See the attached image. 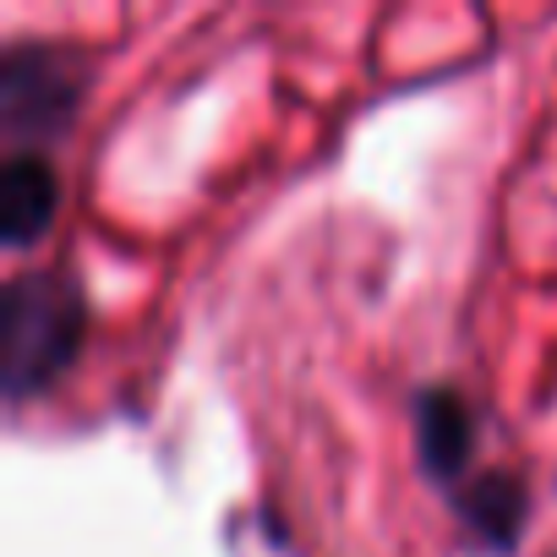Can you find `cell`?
Returning a JSON list of instances; mask_svg holds the SVG:
<instances>
[{
  "mask_svg": "<svg viewBox=\"0 0 557 557\" xmlns=\"http://www.w3.org/2000/svg\"><path fill=\"white\" fill-rule=\"evenodd\" d=\"M83 99V77L72 55L45 45H12L0 55V126L17 143L12 153H28V143L55 137Z\"/></svg>",
  "mask_w": 557,
  "mask_h": 557,
  "instance_id": "obj_2",
  "label": "cell"
},
{
  "mask_svg": "<svg viewBox=\"0 0 557 557\" xmlns=\"http://www.w3.org/2000/svg\"><path fill=\"white\" fill-rule=\"evenodd\" d=\"M416 443H421V465L437 481H454L470 465V410L454 388H426L416 405Z\"/></svg>",
  "mask_w": 557,
  "mask_h": 557,
  "instance_id": "obj_4",
  "label": "cell"
},
{
  "mask_svg": "<svg viewBox=\"0 0 557 557\" xmlns=\"http://www.w3.org/2000/svg\"><path fill=\"white\" fill-rule=\"evenodd\" d=\"M83 296L66 273H17L0 296V383L23 405L45 394L83 345Z\"/></svg>",
  "mask_w": 557,
  "mask_h": 557,
  "instance_id": "obj_1",
  "label": "cell"
},
{
  "mask_svg": "<svg viewBox=\"0 0 557 557\" xmlns=\"http://www.w3.org/2000/svg\"><path fill=\"white\" fill-rule=\"evenodd\" d=\"M465 513H470L475 530H486L497 546H508V535H513V524H519V513H524V497H519V486H513L508 475H486V481L465 497Z\"/></svg>",
  "mask_w": 557,
  "mask_h": 557,
  "instance_id": "obj_5",
  "label": "cell"
},
{
  "mask_svg": "<svg viewBox=\"0 0 557 557\" xmlns=\"http://www.w3.org/2000/svg\"><path fill=\"white\" fill-rule=\"evenodd\" d=\"M552 557H557V552H552Z\"/></svg>",
  "mask_w": 557,
  "mask_h": 557,
  "instance_id": "obj_6",
  "label": "cell"
},
{
  "mask_svg": "<svg viewBox=\"0 0 557 557\" xmlns=\"http://www.w3.org/2000/svg\"><path fill=\"white\" fill-rule=\"evenodd\" d=\"M55 202H61L55 164L39 148L12 153L7 170H0V235H7V246H34L50 230Z\"/></svg>",
  "mask_w": 557,
  "mask_h": 557,
  "instance_id": "obj_3",
  "label": "cell"
}]
</instances>
